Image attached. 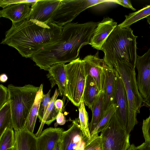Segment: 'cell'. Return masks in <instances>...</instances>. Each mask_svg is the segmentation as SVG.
<instances>
[{"mask_svg":"<svg viewBox=\"0 0 150 150\" xmlns=\"http://www.w3.org/2000/svg\"><path fill=\"white\" fill-rule=\"evenodd\" d=\"M38 1V0H0V6L4 8L9 5L14 4L25 3L33 5Z\"/></svg>","mask_w":150,"mask_h":150,"instance_id":"cell-32","label":"cell"},{"mask_svg":"<svg viewBox=\"0 0 150 150\" xmlns=\"http://www.w3.org/2000/svg\"><path fill=\"white\" fill-rule=\"evenodd\" d=\"M64 129L50 127L42 131L37 137L38 150H54L60 138Z\"/></svg>","mask_w":150,"mask_h":150,"instance_id":"cell-17","label":"cell"},{"mask_svg":"<svg viewBox=\"0 0 150 150\" xmlns=\"http://www.w3.org/2000/svg\"><path fill=\"white\" fill-rule=\"evenodd\" d=\"M109 0H61L50 22L63 27L87 8Z\"/></svg>","mask_w":150,"mask_h":150,"instance_id":"cell-8","label":"cell"},{"mask_svg":"<svg viewBox=\"0 0 150 150\" xmlns=\"http://www.w3.org/2000/svg\"><path fill=\"white\" fill-rule=\"evenodd\" d=\"M67 97L64 96L63 100L57 99L55 101L54 105L55 108L59 112H62L64 109V103Z\"/></svg>","mask_w":150,"mask_h":150,"instance_id":"cell-36","label":"cell"},{"mask_svg":"<svg viewBox=\"0 0 150 150\" xmlns=\"http://www.w3.org/2000/svg\"><path fill=\"white\" fill-rule=\"evenodd\" d=\"M15 142V133L13 128L6 129L0 136V150H8Z\"/></svg>","mask_w":150,"mask_h":150,"instance_id":"cell-27","label":"cell"},{"mask_svg":"<svg viewBox=\"0 0 150 150\" xmlns=\"http://www.w3.org/2000/svg\"><path fill=\"white\" fill-rule=\"evenodd\" d=\"M135 68L119 60H117L114 67L122 80L127 97L129 113L126 131L129 134L138 123L137 115L140 112L144 102L137 84Z\"/></svg>","mask_w":150,"mask_h":150,"instance_id":"cell-5","label":"cell"},{"mask_svg":"<svg viewBox=\"0 0 150 150\" xmlns=\"http://www.w3.org/2000/svg\"><path fill=\"white\" fill-rule=\"evenodd\" d=\"M98 54L97 52L95 55H87L83 60L86 75H90L94 79L101 91L105 80L104 69L107 65L103 59L99 57Z\"/></svg>","mask_w":150,"mask_h":150,"instance_id":"cell-13","label":"cell"},{"mask_svg":"<svg viewBox=\"0 0 150 150\" xmlns=\"http://www.w3.org/2000/svg\"><path fill=\"white\" fill-rule=\"evenodd\" d=\"M61 0H38L32 5L27 19L35 20L45 23L50 22Z\"/></svg>","mask_w":150,"mask_h":150,"instance_id":"cell-12","label":"cell"},{"mask_svg":"<svg viewBox=\"0 0 150 150\" xmlns=\"http://www.w3.org/2000/svg\"><path fill=\"white\" fill-rule=\"evenodd\" d=\"M135 67L138 72V89L144 100L148 96L150 88V48L142 56L137 55Z\"/></svg>","mask_w":150,"mask_h":150,"instance_id":"cell-11","label":"cell"},{"mask_svg":"<svg viewBox=\"0 0 150 150\" xmlns=\"http://www.w3.org/2000/svg\"><path fill=\"white\" fill-rule=\"evenodd\" d=\"M104 96L101 91L96 100L90 108L92 112V117L89 124L90 133L93 132L101 120L104 115Z\"/></svg>","mask_w":150,"mask_h":150,"instance_id":"cell-21","label":"cell"},{"mask_svg":"<svg viewBox=\"0 0 150 150\" xmlns=\"http://www.w3.org/2000/svg\"><path fill=\"white\" fill-rule=\"evenodd\" d=\"M8 150H17L15 142L14 146L11 148L9 149Z\"/></svg>","mask_w":150,"mask_h":150,"instance_id":"cell-42","label":"cell"},{"mask_svg":"<svg viewBox=\"0 0 150 150\" xmlns=\"http://www.w3.org/2000/svg\"><path fill=\"white\" fill-rule=\"evenodd\" d=\"M99 22L69 23L63 26L56 42L48 45L35 53L31 59L40 69L47 71L53 64H65L75 60L80 50L89 44Z\"/></svg>","mask_w":150,"mask_h":150,"instance_id":"cell-1","label":"cell"},{"mask_svg":"<svg viewBox=\"0 0 150 150\" xmlns=\"http://www.w3.org/2000/svg\"><path fill=\"white\" fill-rule=\"evenodd\" d=\"M146 18L147 19V22L149 25V27L150 28V15Z\"/></svg>","mask_w":150,"mask_h":150,"instance_id":"cell-43","label":"cell"},{"mask_svg":"<svg viewBox=\"0 0 150 150\" xmlns=\"http://www.w3.org/2000/svg\"><path fill=\"white\" fill-rule=\"evenodd\" d=\"M115 2L117 4L120 5L124 7L130 8L135 11L136 9L133 7L131 2L129 0H115Z\"/></svg>","mask_w":150,"mask_h":150,"instance_id":"cell-35","label":"cell"},{"mask_svg":"<svg viewBox=\"0 0 150 150\" xmlns=\"http://www.w3.org/2000/svg\"><path fill=\"white\" fill-rule=\"evenodd\" d=\"M60 141L57 144L54 150H59Z\"/></svg>","mask_w":150,"mask_h":150,"instance_id":"cell-41","label":"cell"},{"mask_svg":"<svg viewBox=\"0 0 150 150\" xmlns=\"http://www.w3.org/2000/svg\"><path fill=\"white\" fill-rule=\"evenodd\" d=\"M142 130L145 142L150 144V115L148 117L143 120Z\"/></svg>","mask_w":150,"mask_h":150,"instance_id":"cell-31","label":"cell"},{"mask_svg":"<svg viewBox=\"0 0 150 150\" xmlns=\"http://www.w3.org/2000/svg\"><path fill=\"white\" fill-rule=\"evenodd\" d=\"M137 37L130 28H121L117 25L102 47L104 53L103 59L107 66L114 68L119 60L135 67Z\"/></svg>","mask_w":150,"mask_h":150,"instance_id":"cell-3","label":"cell"},{"mask_svg":"<svg viewBox=\"0 0 150 150\" xmlns=\"http://www.w3.org/2000/svg\"><path fill=\"white\" fill-rule=\"evenodd\" d=\"M84 150H103L100 136L97 135L91 137L87 142Z\"/></svg>","mask_w":150,"mask_h":150,"instance_id":"cell-30","label":"cell"},{"mask_svg":"<svg viewBox=\"0 0 150 150\" xmlns=\"http://www.w3.org/2000/svg\"><path fill=\"white\" fill-rule=\"evenodd\" d=\"M115 112V108L113 104L105 112L102 119L96 127L91 133V137L98 135L108 125Z\"/></svg>","mask_w":150,"mask_h":150,"instance_id":"cell-28","label":"cell"},{"mask_svg":"<svg viewBox=\"0 0 150 150\" xmlns=\"http://www.w3.org/2000/svg\"><path fill=\"white\" fill-rule=\"evenodd\" d=\"M56 122L54 124L55 127H57L58 125H64L66 123V120L65 117L62 112H59L58 114L56 119Z\"/></svg>","mask_w":150,"mask_h":150,"instance_id":"cell-34","label":"cell"},{"mask_svg":"<svg viewBox=\"0 0 150 150\" xmlns=\"http://www.w3.org/2000/svg\"><path fill=\"white\" fill-rule=\"evenodd\" d=\"M8 77L7 75L5 74H1L0 76V81L1 82L4 83L7 81Z\"/></svg>","mask_w":150,"mask_h":150,"instance_id":"cell-39","label":"cell"},{"mask_svg":"<svg viewBox=\"0 0 150 150\" xmlns=\"http://www.w3.org/2000/svg\"><path fill=\"white\" fill-rule=\"evenodd\" d=\"M137 147L138 150H150V144L144 142Z\"/></svg>","mask_w":150,"mask_h":150,"instance_id":"cell-37","label":"cell"},{"mask_svg":"<svg viewBox=\"0 0 150 150\" xmlns=\"http://www.w3.org/2000/svg\"><path fill=\"white\" fill-rule=\"evenodd\" d=\"M8 128L13 129L11 107L8 100L0 109V136Z\"/></svg>","mask_w":150,"mask_h":150,"instance_id":"cell-25","label":"cell"},{"mask_svg":"<svg viewBox=\"0 0 150 150\" xmlns=\"http://www.w3.org/2000/svg\"><path fill=\"white\" fill-rule=\"evenodd\" d=\"M78 107L79 119L81 129L83 136L90 139L91 136L89 129L88 114L86 109L83 99Z\"/></svg>","mask_w":150,"mask_h":150,"instance_id":"cell-26","label":"cell"},{"mask_svg":"<svg viewBox=\"0 0 150 150\" xmlns=\"http://www.w3.org/2000/svg\"><path fill=\"white\" fill-rule=\"evenodd\" d=\"M117 25V22L112 18L108 17L104 18L99 22L91 38L90 45L95 49L101 50L104 43Z\"/></svg>","mask_w":150,"mask_h":150,"instance_id":"cell-14","label":"cell"},{"mask_svg":"<svg viewBox=\"0 0 150 150\" xmlns=\"http://www.w3.org/2000/svg\"><path fill=\"white\" fill-rule=\"evenodd\" d=\"M89 139L83 136L79 119L72 120L70 127L63 131L60 141L59 150H84Z\"/></svg>","mask_w":150,"mask_h":150,"instance_id":"cell-9","label":"cell"},{"mask_svg":"<svg viewBox=\"0 0 150 150\" xmlns=\"http://www.w3.org/2000/svg\"><path fill=\"white\" fill-rule=\"evenodd\" d=\"M8 89L2 84L0 85V109L8 101Z\"/></svg>","mask_w":150,"mask_h":150,"instance_id":"cell-33","label":"cell"},{"mask_svg":"<svg viewBox=\"0 0 150 150\" xmlns=\"http://www.w3.org/2000/svg\"><path fill=\"white\" fill-rule=\"evenodd\" d=\"M59 94L60 92L59 89L56 88L53 95L51 98L50 105L38 129L35 134L37 137H38L42 132V129L45 124L49 125L56 120L57 116L59 111L55 108L54 103Z\"/></svg>","mask_w":150,"mask_h":150,"instance_id":"cell-22","label":"cell"},{"mask_svg":"<svg viewBox=\"0 0 150 150\" xmlns=\"http://www.w3.org/2000/svg\"><path fill=\"white\" fill-rule=\"evenodd\" d=\"M8 100L11 107L13 128L15 131L26 127L29 115L40 86L28 84L18 86H8Z\"/></svg>","mask_w":150,"mask_h":150,"instance_id":"cell-4","label":"cell"},{"mask_svg":"<svg viewBox=\"0 0 150 150\" xmlns=\"http://www.w3.org/2000/svg\"><path fill=\"white\" fill-rule=\"evenodd\" d=\"M115 69L116 87L113 104L115 108V114L118 120L126 130L129 118L128 102L122 80L117 71Z\"/></svg>","mask_w":150,"mask_h":150,"instance_id":"cell-10","label":"cell"},{"mask_svg":"<svg viewBox=\"0 0 150 150\" xmlns=\"http://www.w3.org/2000/svg\"><path fill=\"white\" fill-rule=\"evenodd\" d=\"M32 5L25 3L9 5L0 11V17L9 19L12 23L20 22L27 19Z\"/></svg>","mask_w":150,"mask_h":150,"instance_id":"cell-18","label":"cell"},{"mask_svg":"<svg viewBox=\"0 0 150 150\" xmlns=\"http://www.w3.org/2000/svg\"><path fill=\"white\" fill-rule=\"evenodd\" d=\"M150 15V4L138 11L125 15V19L118 25L121 28L129 27L133 24Z\"/></svg>","mask_w":150,"mask_h":150,"instance_id":"cell-24","label":"cell"},{"mask_svg":"<svg viewBox=\"0 0 150 150\" xmlns=\"http://www.w3.org/2000/svg\"><path fill=\"white\" fill-rule=\"evenodd\" d=\"M101 91L99 90L94 79L90 75H86L83 97L85 105L90 109Z\"/></svg>","mask_w":150,"mask_h":150,"instance_id":"cell-20","label":"cell"},{"mask_svg":"<svg viewBox=\"0 0 150 150\" xmlns=\"http://www.w3.org/2000/svg\"><path fill=\"white\" fill-rule=\"evenodd\" d=\"M47 77L50 82L51 88L57 85L60 96L67 97V81L66 64H56L52 65L48 70Z\"/></svg>","mask_w":150,"mask_h":150,"instance_id":"cell-16","label":"cell"},{"mask_svg":"<svg viewBox=\"0 0 150 150\" xmlns=\"http://www.w3.org/2000/svg\"><path fill=\"white\" fill-rule=\"evenodd\" d=\"M100 134L103 150H127L130 134L121 125L115 113Z\"/></svg>","mask_w":150,"mask_h":150,"instance_id":"cell-7","label":"cell"},{"mask_svg":"<svg viewBox=\"0 0 150 150\" xmlns=\"http://www.w3.org/2000/svg\"><path fill=\"white\" fill-rule=\"evenodd\" d=\"M15 144L17 150H38L37 137L25 127L15 131Z\"/></svg>","mask_w":150,"mask_h":150,"instance_id":"cell-19","label":"cell"},{"mask_svg":"<svg viewBox=\"0 0 150 150\" xmlns=\"http://www.w3.org/2000/svg\"><path fill=\"white\" fill-rule=\"evenodd\" d=\"M67 97L74 105L78 107L83 99L86 75L83 61L78 57L66 64Z\"/></svg>","mask_w":150,"mask_h":150,"instance_id":"cell-6","label":"cell"},{"mask_svg":"<svg viewBox=\"0 0 150 150\" xmlns=\"http://www.w3.org/2000/svg\"><path fill=\"white\" fill-rule=\"evenodd\" d=\"M142 106H144L149 108L150 115V88L148 96L147 99L144 100Z\"/></svg>","mask_w":150,"mask_h":150,"instance_id":"cell-38","label":"cell"},{"mask_svg":"<svg viewBox=\"0 0 150 150\" xmlns=\"http://www.w3.org/2000/svg\"><path fill=\"white\" fill-rule=\"evenodd\" d=\"M63 28L50 22L26 19L12 23L1 44L15 48L22 57L31 58L44 47L57 41Z\"/></svg>","mask_w":150,"mask_h":150,"instance_id":"cell-2","label":"cell"},{"mask_svg":"<svg viewBox=\"0 0 150 150\" xmlns=\"http://www.w3.org/2000/svg\"><path fill=\"white\" fill-rule=\"evenodd\" d=\"M127 150H138V149L134 144H132L130 145V146Z\"/></svg>","mask_w":150,"mask_h":150,"instance_id":"cell-40","label":"cell"},{"mask_svg":"<svg viewBox=\"0 0 150 150\" xmlns=\"http://www.w3.org/2000/svg\"><path fill=\"white\" fill-rule=\"evenodd\" d=\"M43 84L40 86V88L37 92L35 101L30 113L26 128L30 132L33 133L39 108L43 95Z\"/></svg>","mask_w":150,"mask_h":150,"instance_id":"cell-23","label":"cell"},{"mask_svg":"<svg viewBox=\"0 0 150 150\" xmlns=\"http://www.w3.org/2000/svg\"><path fill=\"white\" fill-rule=\"evenodd\" d=\"M105 80L102 91L104 93V113L113 104L116 87V76L115 68L107 65L104 69Z\"/></svg>","mask_w":150,"mask_h":150,"instance_id":"cell-15","label":"cell"},{"mask_svg":"<svg viewBox=\"0 0 150 150\" xmlns=\"http://www.w3.org/2000/svg\"><path fill=\"white\" fill-rule=\"evenodd\" d=\"M50 91L51 89H50L47 94H43L41 100L38 116L39 122L41 123L50 103L51 99L50 97Z\"/></svg>","mask_w":150,"mask_h":150,"instance_id":"cell-29","label":"cell"}]
</instances>
